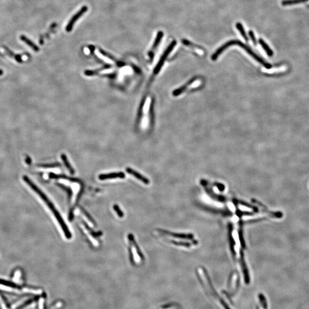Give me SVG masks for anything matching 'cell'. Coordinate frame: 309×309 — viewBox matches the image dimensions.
I'll use <instances>...</instances> for the list:
<instances>
[{
  "label": "cell",
  "mask_w": 309,
  "mask_h": 309,
  "mask_svg": "<svg viewBox=\"0 0 309 309\" xmlns=\"http://www.w3.org/2000/svg\"><path fill=\"white\" fill-rule=\"evenodd\" d=\"M100 53H102L104 56H106V57L107 58H110V60H111L112 61H115V59L113 57H112V56L109 55V54H108L107 53H106L105 52L103 51L102 50H100Z\"/></svg>",
  "instance_id": "cell-20"
},
{
  "label": "cell",
  "mask_w": 309,
  "mask_h": 309,
  "mask_svg": "<svg viewBox=\"0 0 309 309\" xmlns=\"http://www.w3.org/2000/svg\"><path fill=\"white\" fill-rule=\"evenodd\" d=\"M236 27L237 28V29L239 30V31L240 32V33H241V34L242 36V37H243V38L245 39V40L246 41H248V37H247V36L246 35V33L245 32L244 27H243V25H242L241 23L238 22L237 24H236Z\"/></svg>",
  "instance_id": "cell-13"
},
{
  "label": "cell",
  "mask_w": 309,
  "mask_h": 309,
  "mask_svg": "<svg viewBox=\"0 0 309 309\" xmlns=\"http://www.w3.org/2000/svg\"><path fill=\"white\" fill-rule=\"evenodd\" d=\"M20 39L22 41H24L31 48H32L35 52L39 51V48L37 45L34 44L32 41L28 39L27 37H26L25 36H21Z\"/></svg>",
  "instance_id": "cell-10"
},
{
  "label": "cell",
  "mask_w": 309,
  "mask_h": 309,
  "mask_svg": "<svg viewBox=\"0 0 309 309\" xmlns=\"http://www.w3.org/2000/svg\"><path fill=\"white\" fill-rule=\"evenodd\" d=\"M234 45H238L239 46H240L242 48H243L245 51L248 53V54H250V56H252V57L254 58L255 60L258 61L259 62H260L261 64L263 65L267 69H270V68H271V67H272V65H271L268 64L267 62H265L262 58L259 57L258 55L255 54V53L252 51L250 48L248 47V46H247L246 45H245L243 42H242L241 41H239V40H231V41H228L227 42H226V44H224L223 45H222L221 47V48H219L217 51V52L212 55V59L213 60H216L217 57L223 52L226 49H227L228 47H231V46Z\"/></svg>",
  "instance_id": "cell-3"
},
{
  "label": "cell",
  "mask_w": 309,
  "mask_h": 309,
  "mask_svg": "<svg viewBox=\"0 0 309 309\" xmlns=\"http://www.w3.org/2000/svg\"><path fill=\"white\" fill-rule=\"evenodd\" d=\"M309 0H286L282 2L283 5H291L296 3H302Z\"/></svg>",
  "instance_id": "cell-15"
},
{
  "label": "cell",
  "mask_w": 309,
  "mask_h": 309,
  "mask_svg": "<svg viewBox=\"0 0 309 309\" xmlns=\"http://www.w3.org/2000/svg\"><path fill=\"white\" fill-rule=\"evenodd\" d=\"M24 180H25V182L27 183L30 186V187L33 190L38 194V195L42 199V200L44 201L45 202V203L48 205V207L51 210L52 212V213L54 215V217H56L57 220L58 222L59 223V224L61 226V228L62 230L64 231V232L65 235L67 238L68 239H71L72 237L71 232L69 231V230L68 229V227L66 225V223H65L64 221H63V219L62 218V217L60 215V214H59V212H58V211L56 210V207H54V205L53 204V203H52L51 201H49L47 197L45 195L42 191H41L38 188L35 184H33V183H32L31 182L30 179L27 177H24Z\"/></svg>",
  "instance_id": "cell-1"
},
{
  "label": "cell",
  "mask_w": 309,
  "mask_h": 309,
  "mask_svg": "<svg viewBox=\"0 0 309 309\" xmlns=\"http://www.w3.org/2000/svg\"><path fill=\"white\" fill-rule=\"evenodd\" d=\"M259 41L260 44L261 45L262 48H263V49L267 53V54H268L269 56H272L273 55V52L272 51V49L269 48L268 45L262 39H259Z\"/></svg>",
  "instance_id": "cell-12"
},
{
  "label": "cell",
  "mask_w": 309,
  "mask_h": 309,
  "mask_svg": "<svg viewBox=\"0 0 309 309\" xmlns=\"http://www.w3.org/2000/svg\"><path fill=\"white\" fill-rule=\"evenodd\" d=\"M61 157V159H62V161H63V162L64 163L65 166L67 168V169L69 171L70 173H71V174H74L75 173L74 169L71 166V164L69 162V161H68V159H67L66 155L65 154H62Z\"/></svg>",
  "instance_id": "cell-11"
},
{
  "label": "cell",
  "mask_w": 309,
  "mask_h": 309,
  "mask_svg": "<svg viewBox=\"0 0 309 309\" xmlns=\"http://www.w3.org/2000/svg\"><path fill=\"white\" fill-rule=\"evenodd\" d=\"M3 48L5 49V51H7V54H9V56L12 57V58H14L18 62H22V58L21 57L20 55H16V54H14L12 52L10 51V50L8 48H7L5 47H3Z\"/></svg>",
  "instance_id": "cell-14"
},
{
  "label": "cell",
  "mask_w": 309,
  "mask_h": 309,
  "mask_svg": "<svg viewBox=\"0 0 309 309\" xmlns=\"http://www.w3.org/2000/svg\"><path fill=\"white\" fill-rule=\"evenodd\" d=\"M163 37V32H162V31H159V32L157 33V34L156 39H155V40L154 42H153L152 48L151 51H150V54H149L150 57H151V56H152V57H153V52L154 51L155 49H156V48H157V47H158V45L159 44L160 42V41L162 40V39Z\"/></svg>",
  "instance_id": "cell-9"
},
{
  "label": "cell",
  "mask_w": 309,
  "mask_h": 309,
  "mask_svg": "<svg viewBox=\"0 0 309 309\" xmlns=\"http://www.w3.org/2000/svg\"><path fill=\"white\" fill-rule=\"evenodd\" d=\"M233 275H234L231 276L230 281L229 282V285L228 286L227 293H225L227 297H229L234 296L238 291V286H239L238 277L235 274Z\"/></svg>",
  "instance_id": "cell-6"
},
{
  "label": "cell",
  "mask_w": 309,
  "mask_h": 309,
  "mask_svg": "<svg viewBox=\"0 0 309 309\" xmlns=\"http://www.w3.org/2000/svg\"><path fill=\"white\" fill-rule=\"evenodd\" d=\"M113 208L114 210L115 211L116 214H117L119 217H124V213L122 212V211L120 209V208L119 207L118 205H117V204L113 205Z\"/></svg>",
  "instance_id": "cell-17"
},
{
  "label": "cell",
  "mask_w": 309,
  "mask_h": 309,
  "mask_svg": "<svg viewBox=\"0 0 309 309\" xmlns=\"http://www.w3.org/2000/svg\"><path fill=\"white\" fill-rule=\"evenodd\" d=\"M249 36H250V37L251 38V39H252V42L254 43V44H257V40H256V38H255V35L254 34V32H253L252 31H250L249 32Z\"/></svg>",
  "instance_id": "cell-19"
},
{
  "label": "cell",
  "mask_w": 309,
  "mask_h": 309,
  "mask_svg": "<svg viewBox=\"0 0 309 309\" xmlns=\"http://www.w3.org/2000/svg\"><path fill=\"white\" fill-rule=\"evenodd\" d=\"M199 280L207 295L210 297L211 299L219 306L220 309H231L214 289L207 274L202 273L199 275Z\"/></svg>",
  "instance_id": "cell-2"
},
{
  "label": "cell",
  "mask_w": 309,
  "mask_h": 309,
  "mask_svg": "<svg viewBox=\"0 0 309 309\" xmlns=\"http://www.w3.org/2000/svg\"><path fill=\"white\" fill-rule=\"evenodd\" d=\"M176 44H177V41H172L170 44V45L168 47V48H167L166 50L165 51V52L163 53V55L162 56V57H161L159 61L158 62L157 65H156V67H155V69H154L153 72H154V73L155 75H157L159 72L161 70V69L162 68L163 64L164 63V61H166V60L167 58L168 57V56L169 55L170 53L172 51V49L175 47Z\"/></svg>",
  "instance_id": "cell-4"
},
{
  "label": "cell",
  "mask_w": 309,
  "mask_h": 309,
  "mask_svg": "<svg viewBox=\"0 0 309 309\" xmlns=\"http://www.w3.org/2000/svg\"><path fill=\"white\" fill-rule=\"evenodd\" d=\"M126 171H127V172L128 173H129V174L133 175V177H135L137 179H138L140 181L146 184H148L150 183V181H149V180L147 178H146V177H144L142 175H141L140 173H139L138 172H137L136 171L132 170V168H127Z\"/></svg>",
  "instance_id": "cell-8"
},
{
  "label": "cell",
  "mask_w": 309,
  "mask_h": 309,
  "mask_svg": "<svg viewBox=\"0 0 309 309\" xmlns=\"http://www.w3.org/2000/svg\"><path fill=\"white\" fill-rule=\"evenodd\" d=\"M88 10V7L87 6H84L82 7V8L78 10L77 13L73 15V16L72 17L71 19L69 21L67 27H66V31L68 32H69L72 30L73 26L75 25V23L78 19L82 17V16L85 13V12Z\"/></svg>",
  "instance_id": "cell-5"
},
{
  "label": "cell",
  "mask_w": 309,
  "mask_h": 309,
  "mask_svg": "<svg viewBox=\"0 0 309 309\" xmlns=\"http://www.w3.org/2000/svg\"><path fill=\"white\" fill-rule=\"evenodd\" d=\"M60 164L58 163H54V164H42V165H38V166L45 167V168H48V167H56L60 166Z\"/></svg>",
  "instance_id": "cell-18"
},
{
  "label": "cell",
  "mask_w": 309,
  "mask_h": 309,
  "mask_svg": "<svg viewBox=\"0 0 309 309\" xmlns=\"http://www.w3.org/2000/svg\"><path fill=\"white\" fill-rule=\"evenodd\" d=\"M125 177V174L122 172H112V173H106L100 175L99 179L100 180H104L116 179V178H124Z\"/></svg>",
  "instance_id": "cell-7"
},
{
  "label": "cell",
  "mask_w": 309,
  "mask_h": 309,
  "mask_svg": "<svg viewBox=\"0 0 309 309\" xmlns=\"http://www.w3.org/2000/svg\"><path fill=\"white\" fill-rule=\"evenodd\" d=\"M26 162H27V164H30V163H31V158H30L29 156H27V158H26Z\"/></svg>",
  "instance_id": "cell-21"
},
{
  "label": "cell",
  "mask_w": 309,
  "mask_h": 309,
  "mask_svg": "<svg viewBox=\"0 0 309 309\" xmlns=\"http://www.w3.org/2000/svg\"><path fill=\"white\" fill-rule=\"evenodd\" d=\"M2 74H3V71L1 69H0V76L2 75Z\"/></svg>",
  "instance_id": "cell-22"
},
{
  "label": "cell",
  "mask_w": 309,
  "mask_h": 309,
  "mask_svg": "<svg viewBox=\"0 0 309 309\" xmlns=\"http://www.w3.org/2000/svg\"><path fill=\"white\" fill-rule=\"evenodd\" d=\"M109 67H111L110 65H105L102 68H100V69H99L98 70H96V71H87L85 72V75H87V76H92V75H96V73L101 71H102L103 69H107V68H109Z\"/></svg>",
  "instance_id": "cell-16"
}]
</instances>
